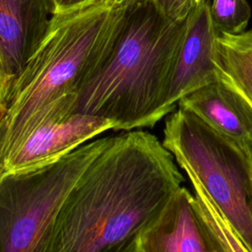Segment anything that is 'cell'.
<instances>
[{
	"label": "cell",
	"mask_w": 252,
	"mask_h": 252,
	"mask_svg": "<svg viewBox=\"0 0 252 252\" xmlns=\"http://www.w3.org/2000/svg\"><path fill=\"white\" fill-rule=\"evenodd\" d=\"M183 181L152 133L111 136L65 197L44 252H136Z\"/></svg>",
	"instance_id": "obj_1"
},
{
	"label": "cell",
	"mask_w": 252,
	"mask_h": 252,
	"mask_svg": "<svg viewBox=\"0 0 252 252\" xmlns=\"http://www.w3.org/2000/svg\"><path fill=\"white\" fill-rule=\"evenodd\" d=\"M187 19V18H186ZM186 20L164 16L151 0L117 6L99 57L74 94L73 113L112 122L113 130L155 126Z\"/></svg>",
	"instance_id": "obj_2"
},
{
	"label": "cell",
	"mask_w": 252,
	"mask_h": 252,
	"mask_svg": "<svg viewBox=\"0 0 252 252\" xmlns=\"http://www.w3.org/2000/svg\"><path fill=\"white\" fill-rule=\"evenodd\" d=\"M116 11L111 0H100L52 15L43 40L11 81L0 122V167L44 108L76 93L99 57Z\"/></svg>",
	"instance_id": "obj_3"
},
{
	"label": "cell",
	"mask_w": 252,
	"mask_h": 252,
	"mask_svg": "<svg viewBox=\"0 0 252 252\" xmlns=\"http://www.w3.org/2000/svg\"><path fill=\"white\" fill-rule=\"evenodd\" d=\"M162 144L252 252V147L180 106L165 120Z\"/></svg>",
	"instance_id": "obj_4"
},
{
	"label": "cell",
	"mask_w": 252,
	"mask_h": 252,
	"mask_svg": "<svg viewBox=\"0 0 252 252\" xmlns=\"http://www.w3.org/2000/svg\"><path fill=\"white\" fill-rule=\"evenodd\" d=\"M110 137L32 170L0 175V252H44L68 192Z\"/></svg>",
	"instance_id": "obj_5"
},
{
	"label": "cell",
	"mask_w": 252,
	"mask_h": 252,
	"mask_svg": "<svg viewBox=\"0 0 252 252\" xmlns=\"http://www.w3.org/2000/svg\"><path fill=\"white\" fill-rule=\"evenodd\" d=\"M73 101L74 94H67L38 114L25 137L7 155L0 175L44 166L100 133L113 130L112 122L105 118L73 113Z\"/></svg>",
	"instance_id": "obj_6"
},
{
	"label": "cell",
	"mask_w": 252,
	"mask_h": 252,
	"mask_svg": "<svg viewBox=\"0 0 252 252\" xmlns=\"http://www.w3.org/2000/svg\"><path fill=\"white\" fill-rule=\"evenodd\" d=\"M136 252H232L204 214L195 194L181 186L141 235Z\"/></svg>",
	"instance_id": "obj_7"
},
{
	"label": "cell",
	"mask_w": 252,
	"mask_h": 252,
	"mask_svg": "<svg viewBox=\"0 0 252 252\" xmlns=\"http://www.w3.org/2000/svg\"><path fill=\"white\" fill-rule=\"evenodd\" d=\"M218 32L210 14V2L202 0L188 15L185 32L168 78L162 108L171 113L178 101L193 91L216 81Z\"/></svg>",
	"instance_id": "obj_8"
},
{
	"label": "cell",
	"mask_w": 252,
	"mask_h": 252,
	"mask_svg": "<svg viewBox=\"0 0 252 252\" xmlns=\"http://www.w3.org/2000/svg\"><path fill=\"white\" fill-rule=\"evenodd\" d=\"M49 0H0V69L12 81L43 40Z\"/></svg>",
	"instance_id": "obj_9"
},
{
	"label": "cell",
	"mask_w": 252,
	"mask_h": 252,
	"mask_svg": "<svg viewBox=\"0 0 252 252\" xmlns=\"http://www.w3.org/2000/svg\"><path fill=\"white\" fill-rule=\"evenodd\" d=\"M177 105L220 134L252 147V104L220 72L216 81L184 95Z\"/></svg>",
	"instance_id": "obj_10"
},
{
	"label": "cell",
	"mask_w": 252,
	"mask_h": 252,
	"mask_svg": "<svg viewBox=\"0 0 252 252\" xmlns=\"http://www.w3.org/2000/svg\"><path fill=\"white\" fill-rule=\"evenodd\" d=\"M216 64L219 72L252 104V30L239 34L219 33Z\"/></svg>",
	"instance_id": "obj_11"
},
{
	"label": "cell",
	"mask_w": 252,
	"mask_h": 252,
	"mask_svg": "<svg viewBox=\"0 0 252 252\" xmlns=\"http://www.w3.org/2000/svg\"><path fill=\"white\" fill-rule=\"evenodd\" d=\"M210 14L218 33L239 34L245 32L251 8L247 0H212Z\"/></svg>",
	"instance_id": "obj_12"
},
{
	"label": "cell",
	"mask_w": 252,
	"mask_h": 252,
	"mask_svg": "<svg viewBox=\"0 0 252 252\" xmlns=\"http://www.w3.org/2000/svg\"><path fill=\"white\" fill-rule=\"evenodd\" d=\"M190 181L193 186L194 194L196 195L204 214L210 220V221L213 223V225L216 227V229L219 231V233L221 235L227 245L230 247L232 252H249L241 243L239 238L235 235V233L232 231L227 222L222 219L220 214L214 207V205L207 197L203 189L200 187V185L196 181Z\"/></svg>",
	"instance_id": "obj_13"
},
{
	"label": "cell",
	"mask_w": 252,
	"mask_h": 252,
	"mask_svg": "<svg viewBox=\"0 0 252 252\" xmlns=\"http://www.w3.org/2000/svg\"><path fill=\"white\" fill-rule=\"evenodd\" d=\"M155 6L167 18L174 21H184L190 12L202 0H151Z\"/></svg>",
	"instance_id": "obj_14"
},
{
	"label": "cell",
	"mask_w": 252,
	"mask_h": 252,
	"mask_svg": "<svg viewBox=\"0 0 252 252\" xmlns=\"http://www.w3.org/2000/svg\"><path fill=\"white\" fill-rule=\"evenodd\" d=\"M52 8V15L77 10L100 0H49Z\"/></svg>",
	"instance_id": "obj_15"
},
{
	"label": "cell",
	"mask_w": 252,
	"mask_h": 252,
	"mask_svg": "<svg viewBox=\"0 0 252 252\" xmlns=\"http://www.w3.org/2000/svg\"><path fill=\"white\" fill-rule=\"evenodd\" d=\"M11 81L0 69V103L5 104Z\"/></svg>",
	"instance_id": "obj_16"
},
{
	"label": "cell",
	"mask_w": 252,
	"mask_h": 252,
	"mask_svg": "<svg viewBox=\"0 0 252 252\" xmlns=\"http://www.w3.org/2000/svg\"><path fill=\"white\" fill-rule=\"evenodd\" d=\"M129 1H131V0H111V2H112L114 5H116V6L122 5V4L126 3V2H129Z\"/></svg>",
	"instance_id": "obj_17"
},
{
	"label": "cell",
	"mask_w": 252,
	"mask_h": 252,
	"mask_svg": "<svg viewBox=\"0 0 252 252\" xmlns=\"http://www.w3.org/2000/svg\"><path fill=\"white\" fill-rule=\"evenodd\" d=\"M4 112H5V106L0 103V122L4 116Z\"/></svg>",
	"instance_id": "obj_18"
}]
</instances>
